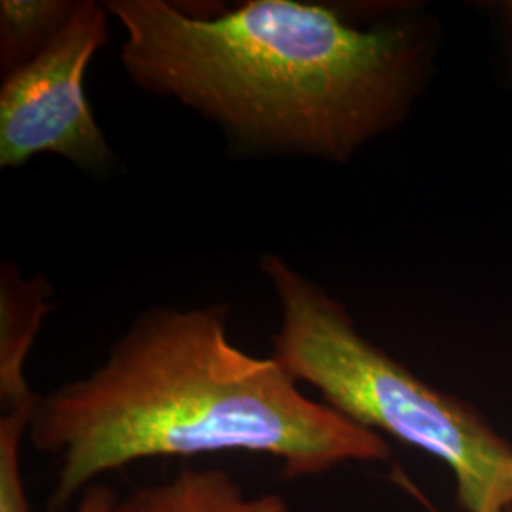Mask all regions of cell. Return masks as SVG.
I'll return each mask as SVG.
<instances>
[{
	"instance_id": "6da1fadb",
	"label": "cell",
	"mask_w": 512,
	"mask_h": 512,
	"mask_svg": "<svg viewBox=\"0 0 512 512\" xmlns=\"http://www.w3.org/2000/svg\"><path fill=\"white\" fill-rule=\"evenodd\" d=\"M139 90L219 129L232 156L346 164L399 128L433 67L420 19L357 25L302 0H247L196 16L167 0H109Z\"/></svg>"
},
{
	"instance_id": "7a4b0ae2",
	"label": "cell",
	"mask_w": 512,
	"mask_h": 512,
	"mask_svg": "<svg viewBox=\"0 0 512 512\" xmlns=\"http://www.w3.org/2000/svg\"><path fill=\"white\" fill-rule=\"evenodd\" d=\"M228 311H141L93 372L38 395L27 437L59 465L48 512L141 459L245 452L298 480L389 458L382 435L311 401L274 355L234 346Z\"/></svg>"
},
{
	"instance_id": "3957f363",
	"label": "cell",
	"mask_w": 512,
	"mask_h": 512,
	"mask_svg": "<svg viewBox=\"0 0 512 512\" xmlns=\"http://www.w3.org/2000/svg\"><path fill=\"white\" fill-rule=\"evenodd\" d=\"M258 268L279 304L274 357L323 403L374 433L446 463L467 512H509L512 446L471 404L425 384L365 338L348 308L283 256L264 253Z\"/></svg>"
},
{
	"instance_id": "277c9868",
	"label": "cell",
	"mask_w": 512,
	"mask_h": 512,
	"mask_svg": "<svg viewBox=\"0 0 512 512\" xmlns=\"http://www.w3.org/2000/svg\"><path fill=\"white\" fill-rule=\"evenodd\" d=\"M109 10L78 0L73 16L40 54L6 74L0 88V167L18 169L55 154L86 175L118 164L86 97V73L109 42Z\"/></svg>"
},
{
	"instance_id": "5b68a950",
	"label": "cell",
	"mask_w": 512,
	"mask_h": 512,
	"mask_svg": "<svg viewBox=\"0 0 512 512\" xmlns=\"http://www.w3.org/2000/svg\"><path fill=\"white\" fill-rule=\"evenodd\" d=\"M54 289L44 275L23 277L14 262L0 268V408L33 404L37 393L27 384L25 361L44 317L52 310Z\"/></svg>"
},
{
	"instance_id": "8992f818",
	"label": "cell",
	"mask_w": 512,
	"mask_h": 512,
	"mask_svg": "<svg viewBox=\"0 0 512 512\" xmlns=\"http://www.w3.org/2000/svg\"><path fill=\"white\" fill-rule=\"evenodd\" d=\"M112 512H291L277 494L247 495L222 469L183 467L160 484L118 499Z\"/></svg>"
},
{
	"instance_id": "52a82bcc",
	"label": "cell",
	"mask_w": 512,
	"mask_h": 512,
	"mask_svg": "<svg viewBox=\"0 0 512 512\" xmlns=\"http://www.w3.org/2000/svg\"><path fill=\"white\" fill-rule=\"evenodd\" d=\"M78 0H2L0 73H14L35 59L73 16Z\"/></svg>"
},
{
	"instance_id": "ba28073f",
	"label": "cell",
	"mask_w": 512,
	"mask_h": 512,
	"mask_svg": "<svg viewBox=\"0 0 512 512\" xmlns=\"http://www.w3.org/2000/svg\"><path fill=\"white\" fill-rule=\"evenodd\" d=\"M35 404L0 416V512H31L21 471V446L29 433Z\"/></svg>"
},
{
	"instance_id": "9c48e42d",
	"label": "cell",
	"mask_w": 512,
	"mask_h": 512,
	"mask_svg": "<svg viewBox=\"0 0 512 512\" xmlns=\"http://www.w3.org/2000/svg\"><path fill=\"white\" fill-rule=\"evenodd\" d=\"M118 495L112 492L107 484H92L84 494L80 495L78 507L74 512H112L116 503H118Z\"/></svg>"
},
{
	"instance_id": "30bf717a",
	"label": "cell",
	"mask_w": 512,
	"mask_h": 512,
	"mask_svg": "<svg viewBox=\"0 0 512 512\" xmlns=\"http://www.w3.org/2000/svg\"><path fill=\"white\" fill-rule=\"evenodd\" d=\"M495 8H497V14H499L501 23H503V27L507 31V37L511 38L512 54V0L511 2H499V4H495Z\"/></svg>"
},
{
	"instance_id": "8fae6325",
	"label": "cell",
	"mask_w": 512,
	"mask_h": 512,
	"mask_svg": "<svg viewBox=\"0 0 512 512\" xmlns=\"http://www.w3.org/2000/svg\"><path fill=\"white\" fill-rule=\"evenodd\" d=\"M507 505H509V512L512 511V469L509 475V486H507Z\"/></svg>"
},
{
	"instance_id": "7c38bea8",
	"label": "cell",
	"mask_w": 512,
	"mask_h": 512,
	"mask_svg": "<svg viewBox=\"0 0 512 512\" xmlns=\"http://www.w3.org/2000/svg\"><path fill=\"white\" fill-rule=\"evenodd\" d=\"M512 512V511H511Z\"/></svg>"
}]
</instances>
